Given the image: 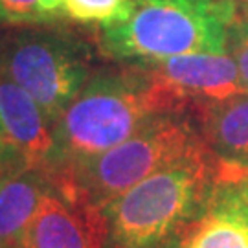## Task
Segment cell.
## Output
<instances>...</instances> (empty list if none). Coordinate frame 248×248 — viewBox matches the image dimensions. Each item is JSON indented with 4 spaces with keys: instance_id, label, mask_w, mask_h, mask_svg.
I'll use <instances>...</instances> for the list:
<instances>
[{
    "instance_id": "ffe728a7",
    "label": "cell",
    "mask_w": 248,
    "mask_h": 248,
    "mask_svg": "<svg viewBox=\"0 0 248 248\" xmlns=\"http://www.w3.org/2000/svg\"><path fill=\"white\" fill-rule=\"evenodd\" d=\"M96 248H101V247H96Z\"/></svg>"
},
{
    "instance_id": "30bf717a",
    "label": "cell",
    "mask_w": 248,
    "mask_h": 248,
    "mask_svg": "<svg viewBox=\"0 0 248 248\" xmlns=\"http://www.w3.org/2000/svg\"><path fill=\"white\" fill-rule=\"evenodd\" d=\"M52 187L45 169L33 166L0 180V248H24L28 228Z\"/></svg>"
},
{
    "instance_id": "5b68a950",
    "label": "cell",
    "mask_w": 248,
    "mask_h": 248,
    "mask_svg": "<svg viewBox=\"0 0 248 248\" xmlns=\"http://www.w3.org/2000/svg\"><path fill=\"white\" fill-rule=\"evenodd\" d=\"M0 74L26 90L55 125L87 85L89 68L83 48L66 35L24 30L0 43Z\"/></svg>"
},
{
    "instance_id": "e0dca14e",
    "label": "cell",
    "mask_w": 248,
    "mask_h": 248,
    "mask_svg": "<svg viewBox=\"0 0 248 248\" xmlns=\"http://www.w3.org/2000/svg\"><path fill=\"white\" fill-rule=\"evenodd\" d=\"M235 2H241V4H243V6L248 9V0H235Z\"/></svg>"
},
{
    "instance_id": "ac0fdd59",
    "label": "cell",
    "mask_w": 248,
    "mask_h": 248,
    "mask_svg": "<svg viewBox=\"0 0 248 248\" xmlns=\"http://www.w3.org/2000/svg\"><path fill=\"white\" fill-rule=\"evenodd\" d=\"M0 138H6V136H4V131H2V125H0ZM6 140H8V138H6Z\"/></svg>"
},
{
    "instance_id": "9c48e42d",
    "label": "cell",
    "mask_w": 248,
    "mask_h": 248,
    "mask_svg": "<svg viewBox=\"0 0 248 248\" xmlns=\"http://www.w3.org/2000/svg\"><path fill=\"white\" fill-rule=\"evenodd\" d=\"M0 125L4 136L30 166L41 168L53 143V125L45 110L17 83L0 74Z\"/></svg>"
},
{
    "instance_id": "2e32d148",
    "label": "cell",
    "mask_w": 248,
    "mask_h": 248,
    "mask_svg": "<svg viewBox=\"0 0 248 248\" xmlns=\"http://www.w3.org/2000/svg\"><path fill=\"white\" fill-rule=\"evenodd\" d=\"M239 191H241V195H243V199H245V201H247V204H248V178L241 182Z\"/></svg>"
},
{
    "instance_id": "3957f363",
    "label": "cell",
    "mask_w": 248,
    "mask_h": 248,
    "mask_svg": "<svg viewBox=\"0 0 248 248\" xmlns=\"http://www.w3.org/2000/svg\"><path fill=\"white\" fill-rule=\"evenodd\" d=\"M235 20V0H129L122 17L101 26L99 43L110 57L143 62L226 53Z\"/></svg>"
},
{
    "instance_id": "7c38bea8",
    "label": "cell",
    "mask_w": 248,
    "mask_h": 248,
    "mask_svg": "<svg viewBox=\"0 0 248 248\" xmlns=\"http://www.w3.org/2000/svg\"><path fill=\"white\" fill-rule=\"evenodd\" d=\"M64 0H0V22L11 26L45 24L62 15Z\"/></svg>"
},
{
    "instance_id": "8fae6325",
    "label": "cell",
    "mask_w": 248,
    "mask_h": 248,
    "mask_svg": "<svg viewBox=\"0 0 248 248\" xmlns=\"http://www.w3.org/2000/svg\"><path fill=\"white\" fill-rule=\"evenodd\" d=\"M180 248H248V204L239 189L217 197Z\"/></svg>"
},
{
    "instance_id": "9a60e30c",
    "label": "cell",
    "mask_w": 248,
    "mask_h": 248,
    "mask_svg": "<svg viewBox=\"0 0 248 248\" xmlns=\"http://www.w3.org/2000/svg\"><path fill=\"white\" fill-rule=\"evenodd\" d=\"M24 168H30V162L26 160V156L9 140L0 138V180Z\"/></svg>"
},
{
    "instance_id": "52a82bcc",
    "label": "cell",
    "mask_w": 248,
    "mask_h": 248,
    "mask_svg": "<svg viewBox=\"0 0 248 248\" xmlns=\"http://www.w3.org/2000/svg\"><path fill=\"white\" fill-rule=\"evenodd\" d=\"M199 108V133L210 153L217 180L241 184L248 178V92L208 101Z\"/></svg>"
},
{
    "instance_id": "6da1fadb",
    "label": "cell",
    "mask_w": 248,
    "mask_h": 248,
    "mask_svg": "<svg viewBox=\"0 0 248 248\" xmlns=\"http://www.w3.org/2000/svg\"><path fill=\"white\" fill-rule=\"evenodd\" d=\"M189 107L145 68L89 81L53 125V143L41 169L46 175L112 149L151 120Z\"/></svg>"
},
{
    "instance_id": "ba28073f",
    "label": "cell",
    "mask_w": 248,
    "mask_h": 248,
    "mask_svg": "<svg viewBox=\"0 0 248 248\" xmlns=\"http://www.w3.org/2000/svg\"><path fill=\"white\" fill-rule=\"evenodd\" d=\"M101 215L70 202L52 187L41 201L24 239V248L101 247Z\"/></svg>"
},
{
    "instance_id": "277c9868",
    "label": "cell",
    "mask_w": 248,
    "mask_h": 248,
    "mask_svg": "<svg viewBox=\"0 0 248 248\" xmlns=\"http://www.w3.org/2000/svg\"><path fill=\"white\" fill-rule=\"evenodd\" d=\"M213 175L210 153L162 169L99 212L118 248H160L201 210Z\"/></svg>"
},
{
    "instance_id": "d6986e66",
    "label": "cell",
    "mask_w": 248,
    "mask_h": 248,
    "mask_svg": "<svg viewBox=\"0 0 248 248\" xmlns=\"http://www.w3.org/2000/svg\"><path fill=\"white\" fill-rule=\"evenodd\" d=\"M245 20H247V22H248V17H245Z\"/></svg>"
},
{
    "instance_id": "7a4b0ae2",
    "label": "cell",
    "mask_w": 248,
    "mask_h": 248,
    "mask_svg": "<svg viewBox=\"0 0 248 248\" xmlns=\"http://www.w3.org/2000/svg\"><path fill=\"white\" fill-rule=\"evenodd\" d=\"M208 155L199 129L175 114H162L112 149L48 175L70 202L99 213L107 204L162 169Z\"/></svg>"
},
{
    "instance_id": "8992f818",
    "label": "cell",
    "mask_w": 248,
    "mask_h": 248,
    "mask_svg": "<svg viewBox=\"0 0 248 248\" xmlns=\"http://www.w3.org/2000/svg\"><path fill=\"white\" fill-rule=\"evenodd\" d=\"M153 78L186 101L208 103L247 92L233 57L226 53H191L147 62Z\"/></svg>"
},
{
    "instance_id": "5bb4252c",
    "label": "cell",
    "mask_w": 248,
    "mask_h": 248,
    "mask_svg": "<svg viewBox=\"0 0 248 248\" xmlns=\"http://www.w3.org/2000/svg\"><path fill=\"white\" fill-rule=\"evenodd\" d=\"M232 57L237 62L241 79L248 92V22L245 18H237L230 33Z\"/></svg>"
},
{
    "instance_id": "4fadbf2b",
    "label": "cell",
    "mask_w": 248,
    "mask_h": 248,
    "mask_svg": "<svg viewBox=\"0 0 248 248\" xmlns=\"http://www.w3.org/2000/svg\"><path fill=\"white\" fill-rule=\"evenodd\" d=\"M129 0H64L62 15L81 24L107 26L125 13Z\"/></svg>"
}]
</instances>
